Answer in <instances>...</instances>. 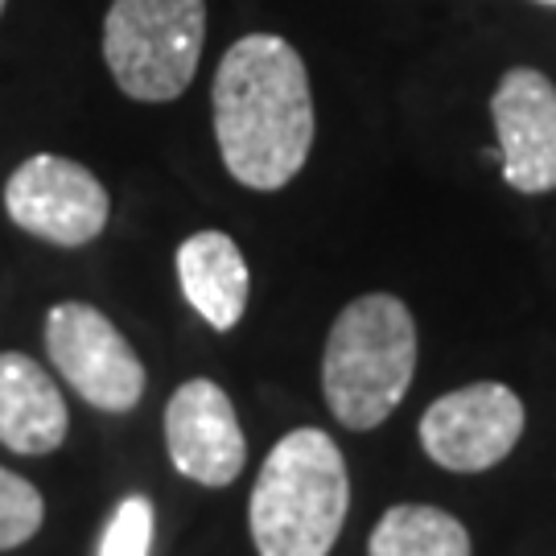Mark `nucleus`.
<instances>
[{
  "label": "nucleus",
  "instance_id": "obj_6",
  "mask_svg": "<svg viewBox=\"0 0 556 556\" xmlns=\"http://www.w3.org/2000/svg\"><path fill=\"white\" fill-rule=\"evenodd\" d=\"M4 211L34 239L54 248H83L103 236L112 199L87 165L59 153H34L4 181Z\"/></svg>",
  "mask_w": 556,
  "mask_h": 556
},
{
  "label": "nucleus",
  "instance_id": "obj_15",
  "mask_svg": "<svg viewBox=\"0 0 556 556\" xmlns=\"http://www.w3.org/2000/svg\"><path fill=\"white\" fill-rule=\"evenodd\" d=\"M540 4H553V9H556V0H540Z\"/></svg>",
  "mask_w": 556,
  "mask_h": 556
},
{
  "label": "nucleus",
  "instance_id": "obj_9",
  "mask_svg": "<svg viewBox=\"0 0 556 556\" xmlns=\"http://www.w3.org/2000/svg\"><path fill=\"white\" fill-rule=\"evenodd\" d=\"M165 450L181 478L202 486H231L243 470L248 441L236 404L215 379H186L165 404Z\"/></svg>",
  "mask_w": 556,
  "mask_h": 556
},
{
  "label": "nucleus",
  "instance_id": "obj_10",
  "mask_svg": "<svg viewBox=\"0 0 556 556\" xmlns=\"http://www.w3.org/2000/svg\"><path fill=\"white\" fill-rule=\"evenodd\" d=\"M66 429V400L46 367L21 351H0V445L25 457L54 454Z\"/></svg>",
  "mask_w": 556,
  "mask_h": 556
},
{
  "label": "nucleus",
  "instance_id": "obj_16",
  "mask_svg": "<svg viewBox=\"0 0 556 556\" xmlns=\"http://www.w3.org/2000/svg\"><path fill=\"white\" fill-rule=\"evenodd\" d=\"M0 13H4V0H0Z\"/></svg>",
  "mask_w": 556,
  "mask_h": 556
},
{
  "label": "nucleus",
  "instance_id": "obj_5",
  "mask_svg": "<svg viewBox=\"0 0 556 556\" xmlns=\"http://www.w3.org/2000/svg\"><path fill=\"white\" fill-rule=\"evenodd\" d=\"M46 351L59 376L100 413H132L144 396L140 355L87 301H59L46 314Z\"/></svg>",
  "mask_w": 556,
  "mask_h": 556
},
{
  "label": "nucleus",
  "instance_id": "obj_1",
  "mask_svg": "<svg viewBox=\"0 0 556 556\" xmlns=\"http://www.w3.org/2000/svg\"><path fill=\"white\" fill-rule=\"evenodd\" d=\"M227 174L248 190H285L314 149V91L305 59L277 34H248L223 54L211 87Z\"/></svg>",
  "mask_w": 556,
  "mask_h": 556
},
{
  "label": "nucleus",
  "instance_id": "obj_14",
  "mask_svg": "<svg viewBox=\"0 0 556 556\" xmlns=\"http://www.w3.org/2000/svg\"><path fill=\"white\" fill-rule=\"evenodd\" d=\"M153 503L144 495H128L108 519L100 540V556H149L153 548Z\"/></svg>",
  "mask_w": 556,
  "mask_h": 556
},
{
  "label": "nucleus",
  "instance_id": "obj_7",
  "mask_svg": "<svg viewBox=\"0 0 556 556\" xmlns=\"http://www.w3.org/2000/svg\"><path fill=\"white\" fill-rule=\"evenodd\" d=\"M523 438V400L495 379H478L433 400L420 417V445L441 470L482 475Z\"/></svg>",
  "mask_w": 556,
  "mask_h": 556
},
{
  "label": "nucleus",
  "instance_id": "obj_11",
  "mask_svg": "<svg viewBox=\"0 0 556 556\" xmlns=\"http://www.w3.org/2000/svg\"><path fill=\"white\" fill-rule=\"evenodd\" d=\"M178 280L186 301L211 330H219V334L236 330L248 309L252 273H248L239 243L227 231H199V236L181 239Z\"/></svg>",
  "mask_w": 556,
  "mask_h": 556
},
{
  "label": "nucleus",
  "instance_id": "obj_8",
  "mask_svg": "<svg viewBox=\"0 0 556 556\" xmlns=\"http://www.w3.org/2000/svg\"><path fill=\"white\" fill-rule=\"evenodd\" d=\"M498 169L519 194L556 190V83L544 71L511 66L491 96Z\"/></svg>",
  "mask_w": 556,
  "mask_h": 556
},
{
  "label": "nucleus",
  "instance_id": "obj_3",
  "mask_svg": "<svg viewBox=\"0 0 556 556\" xmlns=\"http://www.w3.org/2000/svg\"><path fill=\"white\" fill-rule=\"evenodd\" d=\"M417 376V321L392 293H367L334 318L321 355V392L338 425L367 433L396 413Z\"/></svg>",
  "mask_w": 556,
  "mask_h": 556
},
{
  "label": "nucleus",
  "instance_id": "obj_12",
  "mask_svg": "<svg viewBox=\"0 0 556 556\" xmlns=\"http://www.w3.org/2000/svg\"><path fill=\"white\" fill-rule=\"evenodd\" d=\"M367 556H470V532L441 507L396 503L379 516Z\"/></svg>",
  "mask_w": 556,
  "mask_h": 556
},
{
  "label": "nucleus",
  "instance_id": "obj_2",
  "mask_svg": "<svg viewBox=\"0 0 556 556\" xmlns=\"http://www.w3.org/2000/svg\"><path fill=\"white\" fill-rule=\"evenodd\" d=\"M351 507L346 457L314 425L293 429L268 450L248 503L260 556H330Z\"/></svg>",
  "mask_w": 556,
  "mask_h": 556
},
{
  "label": "nucleus",
  "instance_id": "obj_4",
  "mask_svg": "<svg viewBox=\"0 0 556 556\" xmlns=\"http://www.w3.org/2000/svg\"><path fill=\"white\" fill-rule=\"evenodd\" d=\"M206 41V0H112L103 62L128 100L169 103L194 83Z\"/></svg>",
  "mask_w": 556,
  "mask_h": 556
},
{
  "label": "nucleus",
  "instance_id": "obj_13",
  "mask_svg": "<svg viewBox=\"0 0 556 556\" xmlns=\"http://www.w3.org/2000/svg\"><path fill=\"white\" fill-rule=\"evenodd\" d=\"M41 519H46V498L38 486L0 466V553L38 536Z\"/></svg>",
  "mask_w": 556,
  "mask_h": 556
}]
</instances>
